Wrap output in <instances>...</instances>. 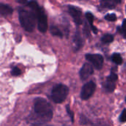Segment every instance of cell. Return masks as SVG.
<instances>
[{
	"instance_id": "ba28073f",
	"label": "cell",
	"mask_w": 126,
	"mask_h": 126,
	"mask_svg": "<svg viewBox=\"0 0 126 126\" xmlns=\"http://www.w3.org/2000/svg\"><path fill=\"white\" fill-rule=\"evenodd\" d=\"M93 72H94L93 66L91 64L86 63L83 66V67L80 69V78L82 80H86L93 74Z\"/></svg>"
},
{
	"instance_id": "ac0fdd59",
	"label": "cell",
	"mask_w": 126,
	"mask_h": 126,
	"mask_svg": "<svg viewBox=\"0 0 126 126\" xmlns=\"http://www.w3.org/2000/svg\"><path fill=\"white\" fill-rule=\"evenodd\" d=\"M86 19H87V21H89V23L90 24V26L92 27V26H93V22H94V16H93V14L92 13H86Z\"/></svg>"
},
{
	"instance_id": "5b68a950",
	"label": "cell",
	"mask_w": 126,
	"mask_h": 126,
	"mask_svg": "<svg viewBox=\"0 0 126 126\" xmlns=\"http://www.w3.org/2000/svg\"><path fill=\"white\" fill-rule=\"evenodd\" d=\"M86 58L89 61L95 69H100L103 65V57L99 54H86Z\"/></svg>"
},
{
	"instance_id": "ffe728a7",
	"label": "cell",
	"mask_w": 126,
	"mask_h": 126,
	"mask_svg": "<svg viewBox=\"0 0 126 126\" xmlns=\"http://www.w3.org/2000/svg\"><path fill=\"white\" fill-rule=\"evenodd\" d=\"M105 18L107 20V21H115L117 20V16L114 13H111V14H107L106 16H105Z\"/></svg>"
},
{
	"instance_id": "2e32d148",
	"label": "cell",
	"mask_w": 126,
	"mask_h": 126,
	"mask_svg": "<svg viewBox=\"0 0 126 126\" xmlns=\"http://www.w3.org/2000/svg\"><path fill=\"white\" fill-rule=\"evenodd\" d=\"M101 41L103 42V43H106V44H108V43H111L114 41V36L112 35H110V34H106V35H104L102 38H101Z\"/></svg>"
},
{
	"instance_id": "e0dca14e",
	"label": "cell",
	"mask_w": 126,
	"mask_h": 126,
	"mask_svg": "<svg viewBox=\"0 0 126 126\" xmlns=\"http://www.w3.org/2000/svg\"><path fill=\"white\" fill-rule=\"evenodd\" d=\"M117 30L123 35L124 38L126 39V19L123 20L122 27H117Z\"/></svg>"
},
{
	"instance_id": "4fadbf2b",
	"label": "cell",
	"mask_w": 126,
	"mask_h": 126,
	"mask_svg": "<svg viewBox=\"0 0 126 126\" xmlns=\"http://www.w3.org/2000/svg\"><path fill=\"white\" fill-rule=\"evenodd\" d=\"M111 59H112L113 62L115 63L117 65H120L123 63V58H122L121 55L120 54H118V53L113 54V55L111 57Z\"/></svg>"
},
{
	"instance_id": "8992f818",
	"label": "cell",
	"mask_w": 126,
	"mask_h": 126,
	"mask_svg": "<svg viewBox=\"0 0 126 126\" xmlns=\"http://www.w3.org/2000/svg\"><path fill=\"white\" fill-rule=\"evenodd\" d=\"M36 18L38 20V30L41 32H46L47 30V18L43 10L41 9L39 13L36 15Z\"/></svg>"
},
{
	"instance_id": "277c9868",
	"label": "cell",
	"mask_w": 126,
	"mask_h": 126,
	"mask_svg": "<svg viewBox=\"0 0 126 126\" xmlns=\"http://www.w3.org/2000/svg\"><path fill=\"white\" fill-rule=\"evenodd\" d=\"M95 88L96 86L93 81H89L87 83H86L82 88V91L80 93L81 98L83 100H88L89 98H90L94 94Z\"/></svg>"
},
{
	"instance_id": "4316f807",
	"label": "cell",
	"mask_w": 126,
	"mask_h": 126,
	"mask_svg": "<svg viewBox=\"0 0 126 126\" xmlns=\"http://www.w3.org/2000/svg\"></svg>"
},
{
	"instance_id": "9c48e42d",
	"label": "cell",
	"mask_w": 126,
	"mask_h": 126,
	"mask_svg": "<svg viewBox=\"0 0 126 126\" xmlns=\"http://www.w3.org/2000/svg\"><path fill=\"white\" fill-rule=\"evenodd\" d=\"M121 0H100V5L103 8L113 9L118 4H120Z\"/></svg>"
},
{
	"instance_id": "5bb4252c",
	"label": "cell",
	"mask_w": 126,
	"mask_h": 126,
	"mask_svg": "<svg viewBox=\"0 0 126 126\" xmlns=\"http://www.w3.org/2000/svg\"><path fill=\"white\" fill-rule=\"evenodd\" d=\"M50 32H51V34L52 35H55V36H58V37H62L63 36V34H62V32L60 31V30L58 28V27H55V26H52L51 27H50Z\"/></svg>"
},
{
	"instance_id": "7c38bea8",
	"label": "cell",
	"mask_w": 126,
	"mask_h": 126,
	"mask_svg": "<svg viewBox=\"0 0 126 126\" xmlns=\"http://www.w3.org/2000/svg\"><path fill=\"white\" fill-rule=\"evenodd\" d=\"M73 43H74V46L75 48V50H78L82 46H83V39L80 37V35H79V33H76L74 39H73Z\"/></svg>"
},
{
	"instance_id": "44dd1931",
	"label": "cell",
	"mask_w": 126,
	"mask_h": 126,
	"mask_svg": "<svg viewBox=\"0 0 126 126\" xmlns=\"http://www.w3.org/2000/svg\"><path fill=\"white\" fill-rule=\"evenodd\" d=\"M21 73V71L20 69L18 68V67H14V68L12 69V71H11V74H12V75H13V76L20 75Z\"/></svg>"
},
{
	"instance_id": "9a60e30c",
	"label": "cell",
	"mask_w": 126,
	"mask_h": 126,
	"mask_svg": "<svg viewBox=\"0 0 126 126\" xmlns=\"http://www.w3.org/2000/svg\"><path fill=\"white\" fill-rule=\"evenodd\" d=\"M104 87L107 92H112L115 89V85H114V83H112V82L107 80V82L104 84Z\"/></svg>"
},
{
	"instance_id": "3957f363",
	"label": "cell",
	"mask_w": 126,
	"mask_h": 126,
	"mask_svg": "<svg viewBox=\"0 0 126 126\" xmlns=\"http://www.w3.org/2000/svg\"><path fill=\"white\" fill-rule=\"evenodd\" d=\"M68 93L69 89L67 86L63 84H58L52 90L51 98L55 103H61L66 100Z\"/></svg>"
},
{
	"instance_id": "603a6c76",
	"label": "cell",
	"mask_w": 126,
	"mask_h": 126,
	"mask_svg": "<svg viewBox=\"0 0 126 126\" xmlns=\"http://www.w3.org/2000/svg\"><path fill=\"white\" fill-rule=\"evenodd\" d=\"M120 122H122V123H125V122H126V109H124V110L123 111V112L121 113V114H120Z\"/></svg>"
},
{
	"instance_id": "6da1fadb",
	"label": "cell",
	"mask_w": 126,
	"mask_h": 126,
	"mask_svg": "<svg viewBox=\"0 0 126 126\" xmlns=\"http://www.w3.org/2000/svg\"><path fill=\"white\" fill-rule=\"evenodd\" d=\"M34 110L39 120L44 122L49 121L52 118V110L51 105L44 99L38 97L35 100Z\"/></svg>"
},
{
	"instance_id": "7402d4cb",
	"label": "cell",
	"mask_w": 126,
	"mask_h": 126,
	"mask_svg": "<svg viewBox=\"0 0 126 126\" xmlns=\"http://www.w3.org/2000/svg\"><path fill=\"white\" fill-rule=\"evenodd\" d=\"M83 33L84 35L88 37L89 35V25L87 23L84 24V27H83Z\"/></svg>"
},
{
	"instance_id": "52a82bcc",
	"label": "cell",
	"mask_w": 126,
	"mask_h": 126,
	"mask_svg": "<svg viewBox=\"0 0 126 126\" xmlns=\"http://www.w3.org/2000/svg\"><path fill=\"white\" fill-rule=\"evenodd\" d=\"M69 13L71 15V16L72 17L74 21L77 24L80 25V24H81L83 23V20H82V18H81L82 13L79 9H78L75 7L69 5Z\"/></svg>"
},
{
	"instance_id": "d6986e66",
	"label": "cell",
	"mask_w": 126,
	"mask_h": 126,
	"mask_svg": "<svg viewBox=\"0 0 126 126\" xmlns=\"http://www.w3.org/2000/svg\"><path fill=\"white\" fill-rule=\"evenodd\" d=\"M118 79V76L117 74L115 73H111L108 78H107V80L110 81V82H112V83H115Z\"/></svg>"
},
{
	"instance_id": "d4e9b609",
	"label": "cell",
	"mask_w": 126,
	"mask_h": 126,
	"mask_svg": "<svg viewBox=\"0 0 126 126\" xmlns=\"http://www.w3.org/2000/svg\"><path fill=\"white\" fill-rule=\"evenodd\" d=\"M17 2H18L19 4H25L27 3V0H17Z\"/></svg>"
},
{
	"instance_id": "7a4b0ae2",
	"label": "cell",
	"mask_w": 126,
	"mask_h": 126,
	"mask_svg": "<svg viewBox=\"0 0 126 126\" xmlns=\"http://www.w3.org/2000/svg\"><path fill=\"white\" fill-rule=\"evenodd\" d=\"M35 15L32 11L21 10L19 12V21L21 27L27 32H32L35 26Z\"/></svg>"
},
{
	"instance_id": "484cf974",
	"label": "cell",
	"mask_w": 126,
	"mask_h": 126,
	"mask_svg": "<svg viewBox=\"0 0 126 126\" xmlns=\"http://www.w3.org/2000/svg\"><path fill=\"white\" fill-rule=\"evenodd\" d=\"M32 126H41V125H34Z\"/></svg>"
},
{
	"instance_id": "8fae6325",
	"label": "cell",
	"mask_w": 126,
	"mask_h": 126,
	"mask_svg": "<svg viewBox=\"0 0 126 126\" xmlns=\"http://www.w3.org/2000/svg\"><path fill=\"white\" fill-rule=\"evenodd\" d=\"M27 6L31 9V11L35 15V16L39 13V11L41 10V8L38 6V2L35 0H31V1H30L27 3Z\"/></svg>"
},
{
	"instance_id": "cb8c5ba5",
	"label": "cell",
	"mask_w": 126,
	"mask_h": 126,
	"mask_svg": "<svg viewBox=\"0 0 126 126\" xmlns=\"http://www.w3.org/2000/svg\"><path fill=\"white\" fill-rule=\"evenodd\" d=\"M66 111H67V112H68V114H69V115L70 116V117H71V119H72V121L73 122V120H74V118H73V113L72 112V111L70 110V109H69V106H66Z\"/></svg>"
},
{
	"instance_id": "30bf717a",
	"label": "cell",
	"mask_w": 126,
	"mask_h": 126,
	"mask_svg": "<svg viewBox=\"0 0 126 126\" xmlns=\"http://www.w3.org/2000/svg\"><path fill=\"white\" fill-rule=\"evenodd\" d=\"M0 13L3 16H10L13 13V8L7 4H0Z\"/></svg>"
}]
</instances>
